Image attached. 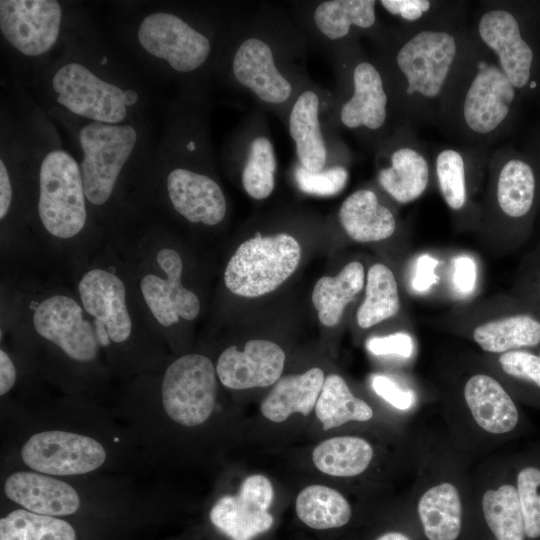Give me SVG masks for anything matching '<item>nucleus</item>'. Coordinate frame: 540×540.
Instances as JSON below:
<instances>
[{
    "instance_id": "obj_1",
    "label": "nucleus",
    "mask_w": 540,
    "mask_h": 540,
    "mask_svg": "<svg viewBox=\"0 0 540 540\" xmlns=\"http://www.w3.org/2000/svg\"><path fill=\"white\" fill-rule=\"evenodd\" d=\"M407 28L394 54L403 111L413 122L441 123L479 40L462 24Z\"/></svg>"
},
{
    "instance_id": "obj_2",
    "label": "nucleus",
    "mask_w": 540,
    "mask_h": 540,
    "mask_svg": "<svg viewBox=\"0 0 540 540\" xmlns=\"http://www.w3.org/2000/svg\"><path fill=\"white\" fill-rule=\"evenodd\" d=\"M540 215V165L527 152L500 148L489 156L476 229L482 247L495 256L520 249Z\"/></svg>"
},
{
    "instance_id": "obj_3",
    "label": "nucleus",
    "mask_w": 540,
    "mask_h": 540,
    "mask_svg": "<svg viewBox=\"0 0 540 540\" xmlns=\"http://www.w3.org/2000/svg\"><path fill=\"white\" fill-rule=\"evenodd\" d=\"M521 101L493 55L479 42L453 89L441 123L470 141H487L510 127Z\"/></svg>"
},
{
    "instance_id": "obj_4",
    "label": "nucleus",
    "mask_w": 540,
    "mask_h": 540,
    "mask_svg": "<svg viewBox=\"0 0 540 540\" xmlns=\"http://www.w3.org/2000/svg\"><path fill=\"white\" fill-rule=\"evenodd\" d=\"M473 30L522 100H540V1L487 2Z\"/></svg>"
},
{
    "instance_id": "obj_5",
    "label": "nucleus",
    "mask_w": 540,
    "mask_h": 540,
    "mask_svg": "<svg viewBox=\"0 0 540 540\" xmlns=\"http://www.w3.org/2000/svg\"><path fill=\"white\" fill-rule=\"evenodd\" d=\"M438 325L488 355L540 348V318L510 292L458 304Z\"/></svg>"
},
{
    "instance_id": "obj_6",
    "label": "nucleus",
    "mask_w": 540,
    "mask_h": 540,
    "mask_svg": "<svg viewBox=\"0 0 540 540\" xmlns=\"http://www.w3.org/2000/svg\"><path fill=\"white\" fill-rule=\"evenodd\" d=\"M54 101L89 122L123 124L140 104L137 90L111 81L79 60L62 62L50 77Z\"/></svg>"
},
{
    "instance_id": "obj_7",
    "label": "nucleus",
    "mask_w": 540,
    "mask_h": 540,
    "mask_svg": "<svg viewBox=\"0 0 540 540\" xmlns=\"http://www.w3.org/2000/svg\"><path fill=\"white\" fill-rule=\"evenodd\" d=\"M37 180V214L43 228L58 239L77 236L88 215L80 163L64 149H51L39 161Z\"/></svg>"
},
{
    "instance_id": "obj_8",
    "label": "nucleus",
    "mask_w": 540,
    "mask_h": 540,
    "mask_svg": "<svg viewBox=\"0 0 540 540\" xmlns=\"http://www.w3.org/2000/svg\"><path fill=\"white\" fill-rule=\"evenodd\" d=\"M78 142L87 201L94 206H103L116 192L121 175L140 148V131L129 122H88L79 130Z\"/></svg>"
},
{
    "instance_id": "obj_9",
    "label": "nucleus",
    "mask_w": 540,
    "mask_h": 540,
    "mask_svg": "<svg viewBox=\"0 0 540 540\" xmlns=\"http://www.w3.org/2000/svg\"><path fill=\"white\" fill-rule=\"evenodd\" d=\"M301 247L291 235L256 236L244 241L229 259L226 287L242 297H259L277 289L297 269Z\"/></svg>"
},
{
    "instance_id": "obj_10",
    "label": "nucleus",
    "mask_w": 540,
    "mask_h": 540,
    "mask_svg": "<svg viewBox=\"0 0 540 540\" xmlns=\"http://www.w3.org/2000/svg\"><path fill=\"white\" fill-rule=\"evenodd\" d=\"M489 157L477 150L444 147L433 162L438 191L456 226L476 231Z\"/></svg>"
},
{
    "instance_id": "obj_11",
    "label": "nucleus",
    "mask_w": 540,
    "mask_h": 540,
    "mask_svg": "<svg viewBox=\"0 0 540 540\" xmlns=\"http://www.w3.org/2000/svg\"><path fill=\"white\" fill-rule=\"evenodd\" d=\"M216 375L211 360L201 354H186L172 362L161 386L168 417L186 427L204 423L215 407Z\"/></svg>"
},
{
    "instance_id": "obj_12",
    "label": "nucleus",
    "mask_w": 540,
    "mask_h": 540,
    "mask_svg": "<svg viewBox=\"0 0 540 540\" xmlns=\"http://www.w3.org/2000/svg\"><path fill=\"white\" fill-rule=\"evenodd\" d=\"M136 38L147 55L180 73L201 67L211 52V43L204 34L167 11L144 16L137 26Z\"/></svg>"
},
{
    "instance_id": "obj_13",
    "label": "nucleus",
    "mask_w": 540,
    "mask_h": 540,
    "mask_svg": "<svg viewBox=\"0 0 540 540\" xmlns=\"http://www.w3.org/2000/svg\"><path fill=\"white\" fill-rule=\"evenodd\" d=\"M62 6L55 0H1L0 31L18 54L37 58L50 52L59 40Z\"/></svg>"
},
{
    "instance_id": "obj_14",
    "label": "nucleus",
    "mask_w": 540,
    "mask_h": 540,
    "mask_svg": "<svg viewBox=\"0 0 540 540\" xmlns=\"http://www.w3.org/2000/svg\"><path fill=\"white\" fill-rule=\"evenodd\" d=\"M81 303L64 294L39 302L32 316L37 334L80 363L94 361L101 345L97 329L85 316Z\"/></svg>"
},
{
    "instance_id": "obj_15",
    "label": "nucleus",
    "mask_w": 540,
    "mask_h": 540,
    "mask_svg": "<svg viewBox=\"0 0 540 540\" xmlns=\"http://www.w3.org/2000/svg\"><path fill=\"white\" fill-rule=\"evenodd\" d=\"M106 455L94 438L62 430L36 433L21 448V458L29 468L56 476L92 472L105 462Z\"/></svg>"
},
{
    "instance_id": "obj_16",
    "label": "nucleus",
    "mask_w": 540,
    "mask_h": 540,
    "mask_svg": "<svg viewBox=\"0 0 540 540\" xmlns=\"http://www.w3.org/2000/svg\"><path fill=\"white\" fill-rule=\"evenodd\" d=\"M481 369L469 372L461 380L460 394L464 407L475 425L484 433L505 437L524 427L518 401L502 382L482 363Z\"/></svg>"
},
{
    "instance_id": "obj_17",
    "label": "nucleus",
    "mask_w": 540,
    "mask_h": 540,
    "mask_svg": "<svg viewBox=\"0 0 540 540\" xmlns=\"http://www.w3.org/2000/svg\"><path fill=\"white\" fill-rule=\"evenodd\" d=\"M273 487L263 475L244 479L236 495L221 497L211 509L212 524L231 540H253L274 522L269 512Z\"/></svg>"
},
{
    "instance_id": "obj_18",
    "label": "nucleus",
    "mask_w": 540,
    "mask_h": 540,
    "mask_svg": "<svg viewBox=\"0 0 540 540\" xmlns=\"http://www.w3.org/2000/svg\"><path fill=\"white\" fill-rule=\"evenodd\" d=\"M77 289L83 309L95 319L101 345L126 342L132 333V319L121 278L110 270L93 268L83 274Z\"/></svg>"
},
{
    "instance_id": "obj_19",
    "label": "nucleus",
    "mask_w": 540,
    "mask_h": 540,
    "mask_svg": "<svg viewBox=\"0 0 540 540\" xmlns=\"http://www.w3.org/2000/svg\"><path fill=\"white\" fill-rule=\"evenodd\" d=\"M156 260L165 277L148 273L140 281L141 294L151 314L165 327L180 318L194 320L200 312V301L181 284L183 263L179 253L165 247L158 251Z\"/></svg>"
},
{
    "instance_id": "obj_20",
    "label": "nucleus",
    "mask_w": 540,
    "mask_h": 540,
    "mask_svg": "<svg viewBox=\"0 0 540 540\" xmlns=\"http://www.w3.org/2000/svg\"><path fill=\"white\" fill-rule=\"evenodd\" d=\"M414 525L422 540H464L470 530L458 485L438 479L417 497Z\"/></svg>"
},
{
    "instance_id": "obj_21",
    "label": "nucleus",
    "mask_w": 540,
    "mask_h": 540,
    "mask_svg": "<svg viewBox=\"0 0 540 540\" xmlns=\"http://www.w3.org/2000/svg\"><path fill=\"white\" fill-rule=\"evenodd\" d=\"M285 353L268 340H250L243 350L231 346L218 358L216 374L231 389L266 387L280 379Z\"/></svg>"
},
{
    "instance_id": "obj_22",
    "label": "nucleus",
    "mask_w": 540,
    "mask_h": 540,
    "mask_svg": "<svg viewBox=\"0 0 540 540\" xmlns=\"http://www.w3.org/2000/svg\"><path fill=\"white\" fill-rule=\"evenodd\" d=\"M166 192L174 210L192 223L219 224L227 203L219 184L209 176L177 167L166 177Z\"/></svg>"
},
{
    "instance_id": "obj_23",
    "label": "nucleus",
    "mask_w": 540,
    "mask_h": 540,
    "mask_svg": "<svg viewBox=\"0 0 540 540\" xmlns=\"http://www.w3.org/2000/svg\"><path fill=\"white\" fill-rule=\"evenodd\" d=\"M433 174L430 158L413 134L391 151L388 165L378 171V183L396 203L406 205L424 195Z\"/></svg>"
},
{
    "instance_id": "obj_24",
    "label": "nucleus",
    "mask_w": 540,
    "mask_h": 540,
    "mask_svg": "<svg viewBox=\"0 0 540 540\" xmlns=\"http://www.w3.org/2000/svg\"><path fill=\"white\" fill-rule=\"evenodd\" d=\"M4 491L24 509L42 515H70L80 506L78 493L71 485L39 472L12 473L5 481Z\"/></svg>"
},
{
    "instance_id": "obj_25",
    "label": "nucleus",
    "mask_w": 540,
    "mask_h": 540,
    "mask_svg": "<svg viewBox=\"0 0 540 540\" xmlns=\"http://www.w3.org/2000/svg\"><path fill=\"white\" fill-rule=\"evenodd\" d=\"M479 540H527L524 517L511 470L480 499Z\"/></svg>"
},
{
    "instance_id": "obj_26",
    "label": "nucleus",
    "mask_w": 540,
    "mask_h": 540,
    "mask_svg": "<svg viewBox=\"0 0 540 540\" xmlns=\"http://www.w3.org/2000/svg\"><path fill=\"white\" fill-rule=\"evenodd\" d=\"M232 68L235 78L265 102L282 103L291 94V84L277 70L270 47L260 39L249 38L239 46Z\"/></svg>"
},
{
    "instance_id": "obj_27",
    "label": "nucleus",
    "mask_w": 540,
    "mask_h": 540,
    "mask_svg": "<svg viewBox=\"0 0 540 540\" xmlns=\"http://www.w3.org/2000/svg\"><path fill=\"white\" fill-rule=\"evenodd\" d=\"M338 218L348 237L359 243L385 241L399 228L394 212L371 189H359L349 195L341 204Z\"/></svg>"
},
{
    "instance_id": "obj_28",
    "label": "nucleus",
    "mask_w": 540,
    "mask_h": 540,
    "mask_svg": "<svg viewBox=\"0 0 540 540\" xmlns=\"http://www.w3.org/2000/svg\"><path fill=\"white\" fill-rule=\"evenodd\" d=\"M353 94L342 105L340 119L350 129L379 130L387 119L388 94L379 70L368 61L353 70Z\"/></svg>"
},
{
    "instance_id": "obj_29",
    "label": "nucleus",
    "mask_w": 540,
    "mask_h": 540,
    "mask_svg": "<svg viewBox=\"0 0 540 540\" xmlns=\"http://www.w3.org/2000/svg\"><path fill=\"white\" fill-rule=\"evenodd\" d=\"M479 360L518 402L540 408V348L484 354Z\"/></svg>"
},
{
    "instance_id": "obj_30",
    "label": "nucleus",
    "mask_w": 540,
    "mask_h": 540,
    "mask_svg": "<svg viewBox=\"0 0 540 540\" xmlns=\"http://www.w3.org/2000/svg\"><path fill=\"white\" fill-rule=\"evenodd\" d=\"M324 380V372L318 367L280 378L262 402V414L276 423L293 413L307 416L316 405Z\"/></svg>"
},
{
    "instance_id": "obj_31",
    "label": "nucleus",
    "mask_w": 540,
    "mask_h": 540,
    "mask_svg": "<svg viewBox=\"0 0 540 540\" xmlns=\"http://www.w3.org/2000/svg\"><path fill=\"white\" fill-rule=\"evenodd\" d=\"M365 282V267L360 261L347 263L335 276L321 277L312 292L320 322L327 327L336 326L346 307L364 289Z\"/></svg>"
},
{
    "instance_id": "obj_32",
    "label": "nucleus",
    "mask_w": 540,
    "mask_h": 540,
    "mask_svg": "<svg viewBox=\"0 0 540 540\" xmlns=\"http://www.w3.org/2000/svg\"><path fill=\"white\" fill-rule=\"evenodd\" d=\"M318 108V96L313 91H305L294 103L289 118V131L296 144L297 156L302 166L313 172L322 171L327 156Z\"/></svg>"
},
{
    "instance_id": "obj_33",
    "label": "nucleus",
    "mask_w": 540,
    "mask_h": 540,
    "mask_svg": "<svg viewBox=\"0 0 540 540\" xmlns=\"http://www.w3.org/2000/svg\"><path fill=\"white\" fill-rule=\"evenodd\" d=\"M365 297L356 312L361 329H369L395 317L401 310L400 291L393 270L384 263L372 264L366 273Z\"/></svg>"
},
{
    "instance_id": "obj_34",
    "label": "nucleus",
    "mask_w": 540,
    "mask_h": 540,
    "mask_svg": "<svg viewBox=\"0 0 540 540\" xmlns=\"http://www.w3.org/2000/svg\"><path fill=\"white\" fill-rule=\"evenodd\" d=\"M374 457L371 444L357 436H339L318 444L312 453L315 466L336 477H353L363 473Z\"/></svg>"
},
{
    "instance_id": "obj_35",
    "label": "nucleus",
    "mask_w": 540,
    "mask_h": 540,
    "mask_svg": "<svg viewBox=\"0 0 540 540\" xmlns=\"http://www.w3.org/2000/svg\"><path fill=\"white\" fill-rule=\"evenodd\" d=\"M295 509L306 526L317 530L343 527L352 517L348 500L337 490L324 485H310L301 490Z\"/></svg>"
},
{
    "instance_id": "obj_36",
    "label": "nucleus",
    "mask_w": 540,
    "mask_h": 540,
    "mask_svg": "<svg viewBox=\"0 0 540 540\" xmlns=\"http://www.w3.org/2000/svg\"><path fill=\"white\" fill-rule=\"evenodd\" d=\"M315 411L325 431L349 421L365 422L374 415L370 405L354 396L346 381L337 374L325 378Z\"/></svg>"
},
{
    "instance_id": "obj_37",
    "label": "nucleus",
    "mask_w": 540,
    "mask_h": 540,
    "mask_svg": "<svg viewBox=\"0 0 540 540\" xmlns=\"http://www.w3.org/2000/svg\"><path fill=\"white\" fill-rule=\"evenodd\" d=\"M374 0H331L318 5L314 13L317 28L329 39L345 37L352 26L368 29L376 22Z\"/></svg>"
},
{
    "instance_id": "obj_38",
    "label": "nucleus",
    "mask_w": 540,
    "mask_h": 540,
    "mask_svg": "<svg viewBox=\"0 0 540 540\" xmlns=\"http://www.w3.org/2000/svg\"><path fill=\"white\" fill-rule=\"evenodd\" d=\"M512 471L527 540H540V446L520 455Z\"/></svg>"
},
{
    "instance_id": "obj_39",
    "label": "nucleus",
    "mask_w": 540,
    "mask_h": 540,
    "mask_svg": "<svg viewBox=\"0 0 540 540\" xmlns=\"http://www.w3.org/2000/svg\"><path fill=\"white\" fill-rule=\"evenodd\" d=\"M0 540H76V534L65 520L17 509L0 519Z\"/></svg>"
},
{
    "instance_id": "obj_40",
    "label": "nucleus",
    "mask_w": 540,
    "mask_h": 540,
    "mask_svg": "<svg viewBox=\"0 0 540 540\" xmlns=\"http://www.w3.org/2000/svg\"><path fill=\"white\" fill-rule=\"evenodd\" d=\"M382 7L407 26L461 24L463 4L431 0H382Z\"/></svg>"
},
{
    "instance_id": "obj_41",
    "label": "nucleus",
    "mask_w": 540,
    "mask_h": 540,
    "mask_svg": "<svg viewBox=\"0 0 540 540\" xmlns=\"http://www.w3.org/2000/svg\"><path fill=\"white\" fill-rule=\"evenodd\" d=\"M276 156L266 137L255 138L242 172L245 191L254 199L267 198L275 186Z\"/></svg>"
},
{
    "instance_id": "obj_42",
    "label": "nucleus",
    "mask_w": 540,
    "mask_h": 540,
    "mask_svg": "<svg viewBox=\"0 0 540 540\" xmlns=\"http://www.w3.org/2000/svg\"><path fill=\"white\" fill-rule=\"evenodd\" d=\"M510 293L540 318V241L521 259Z\"/></svg>"
},
{
    "instance_id": "obj_43",
    "label": "nucleus",
    "mask_w": 540,
    "mask_h": 540,
    "mask_svg": "<svg viewBox=\"0 0 540 540\" xmlns=\"http://www.w3.org/2000/svg\"><path fill=\"white\" fill-rule=\"evenodd\" d=\"M348 177V171L343 166H334L319 172L309 171L300 166L295 171V180L299 189L317 196H333L340 193Z\"/></svg>"
},
{
    "instance_id": "obj_44",
    "label": "nucleus",
    "mask_w": 540,
    "mask_h": 540,
    "mask_svg": "<svg viewBox=\"0 0 540 540\" xmlns=\"http://www.w3.org/2000/svg\"><path fill=\"white\" fill-rule=\"evenodd\" d=\"M366 349L375 356H394L407 360L415 354L416 341L410 332L401 330L369 338Z\"/></svg>"
},
{
    "instance_id": "obj_45",
    "label": "nucleus",
    "mask_w": 540,
    "mask_h": 540,
    "mask_svg": "<svg viewBox=\"0 0 540 540\" xmlns=\"http://www.w3.org/2000/svg\"><path fill=\"white\" fill-rule=\"evenodd\" d=\"M370 383L376 395L395 409L407 411L416 404L415 392L404 387L388 375L374 374Z\"/></svg>"
},
{
    "instance_id": "obj_46",
    "label": "nucleus",
    "mask_w": 540,
    "mask_h": 540,
    "mask_svg": "<svg viewBox=\"0 0 540 540\" xmlns=\"http://www.w3.org/2000/svg\"><path fill=\"white\" fill-rule=\"evenodd\" d=\"M438 263L437 259L428 254H423L417 258L413 264L410 279V285L414 292L423 294L437 282L436 267Z\"/></svg>"
},
{
    "instance_id": "obj_47",
    "label": "nucleus",
    "mask_w": 540,
    "mask_h": 540,
    "mask_svg": "<svg viewBox=\"0 0 540 540\" xmlns=\"http://www.w3.org/2000/svg\"><path fill=\"white\" fill-rule=\"evenodd\" d=\"M453 284L459 294L469 295L474 289L476 277V267L469 257H459L453 262Z\"/></svg>"
},
{
    "instance_id": "obj_48",
    "label": "nucleus",
    "mask_w": 540,
    "mask_h": 540,
    "mask_svg": "<svg viewBox=\"0 0 540 540\" xmlns=\"http://www.w3.org/2000/svg\"><path fill=\"white\" fill-rule=\"evenodd\" d=\"M13 200L11 176L3 157L0 159V219L9 213Z\"/></svg>"
},
{
    "instance_id": "obj_49",
    "label": "nucleus",
    "mask_w": 540,
    "mask_h": 540,
    "mask_svg": "<svg viewBox=\"0 0 540 540\" xmlns=\"http://www.w3.org/2000/svg\"><path fill=\"white\" fill-rule=\"evenodd\" d=\"M16 382V369L9 357L3 350H0V395L7 394Z\"/></svg>"
},
{
    "instance_id": "obj_50",
    "label": "nucleus",
    "mask_w": 540,
    "mask_h": 540,
    "mask_svg": "<svg viewBox=\"0 0 540 540\" xmlns=\"http://www.w3.org/2000/svg\"><path fill=\"white\" fill-rule=\"evenodd\" d=\"M417 531L405 529H390L379 534L374 540H419Z\"/></svg>"
},
{
    "instance_id": "obj_51",
    "label": "nucleus",
    "mask_w": 540,
    "mask_h": 540,
    "mask_svg": "<svg viewBox=\"0 0 540 540\" xmlns=\"http://www.w3.org/2000/svg\"><path fill=\"white\" fill-rule=\"evenodd\" d=\"M527 153L540 165V132Z\"/></svg>"
}]
</instances>
